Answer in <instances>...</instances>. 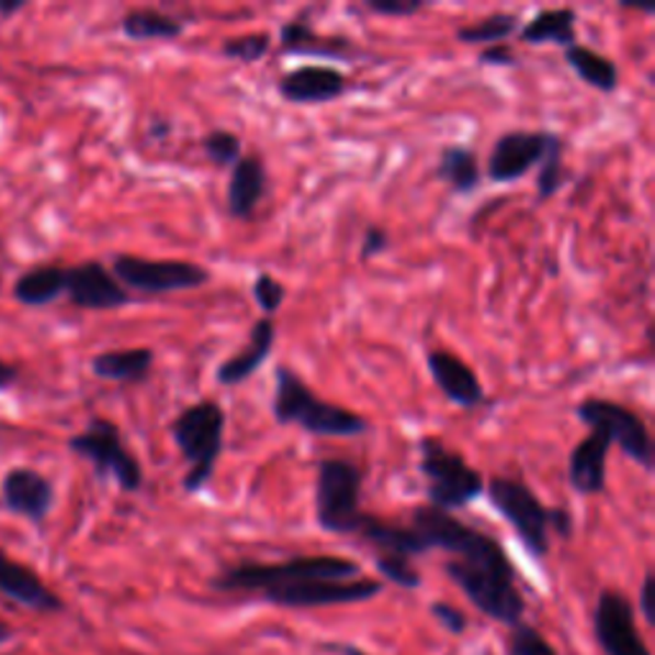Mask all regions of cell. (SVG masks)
I'll return each instance as SVG.
<instances>
[{
	"instance_id": "obj_1",
	"label": "cell",
	"mask_w": 655,
	"mask_h": 655,
	"mask_svg": "<svg viewBox=\"0 0 655 655\" xmlns=\"http://www.w3.org/2000/svg\"><path fill=\"white\" fill-rule=\"evenodd\" d=\"M410 528L422 538L428 551L451 553L443 572L476 610L510 630L526 622V597L518 587V572L497 538L430 505L415 507Z\"/></svg>"
},
{
	"instance_id": "obj_2",
	"label": "cell",
	"mask_w": 655,
	"mask_h": 655,
	"mask_svg": "<svg viewBox=\"0 0 655 655\" xmlns=\"http://www.w3.org/2000/svg\"><path fill=\"white\" fill-rule=\"evenodd\" d=\"M272 415L276 426H297L320 438H361L369 433L366 418L315 395L310 384L287 364L274 369Z\"/></svg>"
},
{
	"instance_id": "obj_3",
	"label": "cell",
	"mask_w": 655,
	"mask_h": 655,
	"mask_svg": "<svg viewBox=\"0 0 655 655\" xmlns=\"http://www.w3.org/2000/svg\"><path fill=\"white\" fill-rule=\"evenodd\" d=\"M489 502L499 512L507 526L515 530L533 558H545L551 551V530L558 538L574 535V518L566 507H549L541 502V497L528 487L526 482L512 479V476H492L487 482Z\"/></svg>"
},
{
	"instance_id": "obj_4",
	"label": "cell",
	"mask_w": 655,
	"mask_h": 655,
	"mask_svg": "<svg viewBox=\"0 0 655 655\" xmlns=\"http://www.w3.org/2000/svg\"><path fill=\"white\" fill-rule=\"evenodd\" d=\"M169 433L188 464L182 492L200 495L213 482L215 464L226 449V410L215 399H200L177 413Z\"/></svg>"
},
{
	"instance_id": "obj_5",
	"label": "cell",
	"mask_w": 655,
	"mask_h": 655,
	"mask_svg": "<svg viewBox=\"0 0 655 655\" xmlns=\"http://www.w3.org/2000/svg\"><path fill=\"white\" fill-rule=\"evenodd\" d=\"M361 576L357 561L343 556H292L276 564H259V561H241V564L223 568L213 576L211 587L215 591H261L284 587V584L326 579V581H351Z\"/></svg>"
},
{
	"instance_id": "obj_6",
	"label": "cell",
	"mask_w": 655,
	"mask_h": 655,
	"mask_svg": "<svg viewBox=\"0 0 655 655\" xmlns=\"http://www.w3.org/2000/svg\"><path fill=\"white\" fill-rule=\"evenodd\" d=\"M420 451V474L426 479V495L428 505L443 512L464 510L472 502H476L484 495L482 472L468 464L464 453L451 449L436 436H422L418 443Z\"/></svg>"
},
{
	"instance_id": "obj_7",
	"label": "cell",
	"mask_w": 655,
	"mask_h": 655,
	"mask_svg": "<svg viewBox=\"0 0 655 655\" xmlns=\"http://www.w3.org/2000/svg\"><path fill=\"white\" fill-rule=\"evenodd\" d=\"M366 474L351 459H320L315 476V520L330 535H357L361 510V487Z\"/></svg>"
},
{
	"instance_id": "obj_8",
	"label": "cell",
	"mask_w": 655,
	"mask_h": 655,
	"mask_svg": "<svg viewBox=\"0 0 655 655\" xmlns=\"http://www.w3.org/2000/svg\"><path fill=\"white\" fill-rule=\"evenodd\" d=\"M67 449L75 456L92 464L98 479H113L128 495H136L144 487L142 461L128 451V445L121 436V428L113 420L100 418V415L90 418L84 430L69 438Z\"/></svg>"
},
{
	"instance_id": "obj_9",
	"label": "cell",
	"mask_w": 655,
	"mask_h": 655,
	"mask_svg": "<svg viewBox=\"0 0 655 655\" xmlns=\"http://www.w3.org/2000/svg\"><path fill=\"white\" fill-rule=\"evenodd\" d=\"M576 418L591 430H599L610 438V443H618L628 459H633L645 472H653L655 466V443L645 420L628 405L614 403L605 397H587L574 407Z\"/></svg>"
},
{
	"instance_id": "obj_10",
	"label": "cell",
	"mask_w": 655,
	"mask_h": 655,
	"mask_svg": "<svg viewBox=\"0 0 655 655\" xmlns=\"http://www.w3.org/2000/svg\"><path fill=\"white\" fill-rule=\"evenodd\" d=\"M111 272L126 292L142 295H169V292L197 290L211 282V272L195 261L182 259H146L136 253L113 257Z\"/></svg>"
},
{
	"instance_id": "obj_11",
	"label": "cell",
	"mask_w": 655,
	"mask_h": 655,
	"mask_svg": "<svg viewBox=\"0 0 655 655\" xmlns=\"http://www.w3.org/2000/svg\"><path fill=\"white\" fill-rule=\"evenodd\" d=\"M382 589H384L382 581L359 576V579H351V581L310 579V581L284 584V587L261 591L259 597L274 607H287V610H313V607L366 602V599L380 597Z\"/></svg>"
},
{
	"instance_id": "obj_12",
	"label": "cell",
	"mask_w": 655,
	"mask_h": 655,
	"mask_svg": "<svg viewBox=\"0 0 655 655\" xmlns=\"http://www.w3.org/2000/svg\"><path fill=\"white\" fill-rule=\"evenodd\" d=\"M558 134L545 128H512L502 134L492 146L487 159V177L495 184L520 182L533 169L541 167V161L549 154L553 138Z\"/></svg>"
},
{
	"instance_id": "obj_13",
	"label": "cell",
	"mask_w": 655,
	"mask_h": 655,
	"mask_svg": "<svg viewBox=\"0 0 655 655\" xmlns=\"http://www.w3.org/2000/svg\"><path fill=\"white\" fill-rule=\"evenodd\" d=\"M595 635L607 655H651L635 625L633 602L618 589H605L595 607Z\"/></svg>"
},
{
	"instance_id": "obj_14",
	"label": "cell",
	"mask_w": 655,
	"mask_h": 655,
	"mask_svg": "<svg viewBox=\"0 0 655 655\" xmlns=\"http://www.w3.org/2000/svg\"><path fill=\"white\" fill-rule=\"evenodd\" d=\"M65 295L80 310H118L131 305V292L123 290L111 269L95 259L67 269Z\"/></svg>"
},
{
	"instance_id": "obj_15",
	"label": "cell",
	"mask_w": 655,
	"mask_h": 655,
	"mask_svg": "<svg viewBox=\"0 0 655 655\" xmlns=\"http://www.w3.org/2000/svg\"><path fill=\"white\" fill-rule=\"evenodd\" d=\"M349 77L334 65H300L284 72L276 82V92L292 105H323L343 98Z\"/></svg>"
},
{
	"instance_id": "obj_16",
	"label": "cell",
	"mask_w": 655,
	"mask_h": 655,
	"mask_svg": "<svg viewBox=\"0 0 655 655\" xmlns=\"http://www.w3.org/2000/svg\"><path fill=\"white\" fill-rule=\"evenodd\" d=\"M0 497L8 512L42 526L54 507V484L36 468L13 466L3 476Z\"/></svg>"
},
{
	"instance_id": "obj_17",
	"label": "cell",
	"mask_w": 655,
	"mask_h": 655,
	"mask_svg": "<svg viewBox=\"0 0 655 655\" xmlns=\"http://www.w3.org/2000/svg\"><path fill=\"white\" fill-rule=\"evenodd\" d=\"M426 364L430 372V380L436 382V387L441 389V395L449 399L451 405L461 407V410H476L487 399L484 384L472 366L464 359L456 357L453 351L433 349L426 353Z\"/></svg>"
},
{
	"instance_id": "obj_18",
	"label": "cell",
	"mask_w": 655,
	"mask_h": 655,
	"mask_svg": "<svg viewBox=\"0 0 655 655\" xmlns=\"http://www.w3.org/2000/svg\"><path fill=\"white\" fill-rule=\"evenodd\" d=\"M0 595L31 612L52 614L65 610V602L46 587L42 576L13 561L3 549H0Z\"/></svg>"
},
{
	"instance_id": "obj_19",
	"label": "cell",
	"mask_w": 655,
	"mask_h": 655,
	"mask_svg": "<svg viewBox=\"0 0 655 655\" xmlns=\"http://www.w3.org/2000/svg\"><path fill=\"white\" fill-rule=\"evenodd\" d=\"M610 438L599 430H591L568 453V484L576 495L595 497L607 489V456H610Z\"/></svg>"
},
{
	"instance_id": "obj_20",
	"label": "cell",
	"mask_w": 655,
	"mask_h": 655,
	"mask_svg": "<svg viewBox=\"0 0 655 655\" xmlns=\"http://www.w3.org/2000/svg\"><path fill=\"white\" fill-rule=\"evenodd\" d=\"M274 341H276L274 318H264V315H261V318L251 326L249 341H246L244 349L238 351L236 357L221 361L218 369H215V382H218L221 387L234 389L246 380H251V376L264 366V361L272 357Z\"/></svg>"
},
{
	"instance_id": "obj_21",
	"label": "cell",
	"mask_w": 655,
	"mask_h": 655,
	"mask_svg": "<svg viewBox=\"0 0 655 655\" xmlns=\"http://www.w3.org/2000/svg\"><path fill=\"white\" fill-rule=\"evenodd\" d=\"M280 54L346 61L357 54V46H353L351 38L346 36H323L313 29L310 21L295 19V21H284L280 26Z\"/></svg>"
},
{
	"instance_id": "obj_22",
	"label": "cell",
	"mask_w": 655,
	"mask_h": 655,
	"mask_svg": "<svg viewBox=\"0 0 655 655\" xmlns=\"http://www.w3.org/2000/svg\"><path fill=\"white\" fill-rule=\"evenodd\" d=\"M267 195V167L259 157H241L230 167L226 190V211L230 218H251L261 200Z\"/></svg>"
},
{
	"instance_id": "obj_23",
	"label": "cell",
	"mask_w": 655,
	"mask_h": 655,
	"mask_svg": "<svg viewBox=\"0 0 655 655\" xmlns=\"http://www.w3.org/2000/svg\"><path fill=\"white\" fill-rule=\"evenodd\" d=\"M357 538L372 545L374 553H392V556H405L410 561L428 553L422 538L410 526H399V522L376 518V515L369 512L359 522Z\"/></svg>"
},
{
	"instance_id": "obj_24",
	"label": "cell",
	"mask_w": 655,
	"mask_h": 655,
	"mask_svg": "<svg viewBox=\"0 0 655 655\" xmlns=\"http://www.w3.org/2000/svg\"><path fill=\"white\" fill-rule=\"evenodd\" d=\"M154 361L157 353L146 346L138 349H115V351H100L90 361V372L98 380L115 382V384H142L151 376Z\"/></svg>"
},
{
	"instance_id": "obj_25",
	"label": "cell",
	"mask_w": 655,
	"mask_h": 655,
	"mask_svg": "<svg viewBox=\"0 0 655 655\" xmlns=\"http://www.w3.org/2000/svg\"><path fill=\"white\" fill-rule=\"evenodd\" d=\"M576 21H579V13L574 8H545V11H538L533 19L526 21V26L518 29V36L528 46L553 44L568 49V46L579 44Z\"/></svg>"
},
{
	"instance_id": "obj_26",
	"label": "cell",
	"mask_w": 655,
	"mask_h": 655,
	"mask_svg": "<svg viewBox=\"0 0 655 655\" xmlns=\"http://www.w3.org/2000/svg\"><path fill=\"white\" fill-rule=\"evenodd\" d=\"M436 177L453 195H472L482 184V165L472 146L449 144L441 149Z\"/></svg>"
},
{
	"instance_id": "obj_27",
	"label": "cell",
	"mask_w": 655,
	"mask_h": 655,
	"mask_svg": "<svg viewBox=\"0 0 655 655\" xmlns=\"http://www.w3.org/2000/svg\"><path fill=\"white\" fill-rule=\"evenodd\" d=\"M67 269L59 264H38L23 272L13 284V300L23 307H46L65 295Z\"/></svg>"
},
{
	"instance_id": "obj_28",
	"label": "cell",
	"mask_w": 655,
	"mask_h": 655,
	"mask_svg": "<svg viewBox=\"0 0 655 655\" xmlns=\"http://www.w3.org/2000/svg\"><path fill=\"white\" fill-rule=\"evenodd\" d=\"M188 29V23L157 8H131L121 19L123 36L131 42H174Z\"/></svg>"
},
{
	"instance_id": "obj_29",
	"label": "cell",
	"mask_w": 655,
	"mask_h": 655,
	"mask_svg": "<svg viewBox=\"0 0 655 655\" xmlns=\"http://www.w3.org/2000/svg\"><path fill=\"white\" fill-rule=\"evenodd\" d=\"M564 59L574 69L576 77L581 82H587L589 88L607 92V95L620 88V67L610 57H605V54L589 49L584 44H574L564 49Z\"/></svg>"
},
{
	"instance_id": "obj_30",
	"label": "cell",
	"mask_w": 655,
	"mask_h": 655,
	"mask_svg": "<svg viewBox=\"0 0 655 655\" xmlns=\"http://www.w3.org/2000/svg\"><path fill=\"white\" fill-rule=\"evenodd\" d=\"M520 19L515 13H492L484 19L466 23L456 31V38L466 46H492L505 44V38L518 34Z\"/></svg>"
},
{
	"instance_id": "obj_31",
	"label": "cell",
	"mask_w": 655,
	"mask_h": 655,
	"mask_svg": "<svg viewBox=\"0 0 655 655\" xmlns=\"http://www.w3.org/2000/svg\"><path fill=\"white\" fill-rule=\"evenodd\" d=\"M564 138L556 136L553 138L549 154H545V159L541 161V167H538V174H535V197L538 203H545V200L556 197L561 190L566 188L568 182V172L564 167Z\"/></svg>"
},
{
	"instance_id": "obj_32",
	"label": "cell",
	"mask_w": 655,
	"mask_h": 655,
	"mask_svg": "<svg viewBox=\"0 0 655 655\" xmlns=\"http://www.w3.org/2000/svg\"><path fill=\"white\" fill-rule=\"evenodd\" d=\"M200 146H203V154L207 157V161H213L215 167H223V169H230L238 159L244 157L241 136L228 128L207 131Z\"/></svg>"
},
{
	"instance_id": "obj_33",
	"label": "cell",
	"mask_w": 655,
	"mask_h": 655,
	"mask_svg": "<svg viewBox=\"0 0 655 655\" xmlns=\"http://www.w3.org/2000/svg\"><path fill=\"white\" fill-rule=\"evenodd\" d=\"M274 38L267 34V31H257V34H244V36H230L221 44V54L226 59L241 61V65H253V61H261L272 52Z\"/></svg>"
},
{
	"instance_id": "obj_34",
	"label": "cell",
	"mask_w": 655,
	"mask_h": 655,
	"mask_svg": "<svg viewBox=\"0 0 655 655\" xmlns=\"http://www.w3.org/2000/svg\"><path fill=\"white\" fill-rule=\"evenodd\" d=\"M374 566L384 579L399 589H420L422 576L410 558L392 556V553H374Z\"/></svg>"
},
{
	"instance_id": "obj_35",
	"label": "cell",
	"mask_w": 655,
	"mask_h": 655,
	"mask_svg": "<svg viewBox=\"0 0 655 655\" xmlns=\"http://www.w3.org/2000/svg\"><path fill=\"white\" fill-rule=\"evenodd\" d=\"M507 653L510 655H558L553 648L549 637H545L535 625L520 622L518 628H512L510 637H507Z\"/></svg>"
},
{
	"instance_id": "obj_36",
	"label": "cell",
	"mask_w": 655,
	"mask_h": 655,
	"mask_svg": "<svg viewBox=\"0 0 655 655\" xmlns=\"http://www.w3.org/2000/svg\"><path fill=\"white\" fill-rule=\"evenodd\" d=\"M251 295L261 307V313H264V318H272V315L282 307L284 300H287V287H284L276 276H272L269 272H261L251 284Z\"/></svg>"
},
{
	"instance_id": "obj_37",
	"label": "cell",
	"mask_w": 655,
	"mask_h": 655,
	"mask_svg": "<svg viewBox=\"0 0 655 655\" xmlns=\"http://www.w3.org/2000/svg\"><path fill=\"white\" fill-rule=\"evenodd\" d=\"M364 5L382 19H410L428 8L426 0H364Z\"/></svg>"
},
{
	"instance_id": "obj_38",
	"label": "cell",
	"mask_w": 655,
	"mask_h": 655,
	"mask_svg": "<svg viewBox=\"0 0 655 655\" xmlns=\"http://www.w3.org/2000/svg\"><path fill=\"white\" fill-rule=\"evenodd\" d=\"M389 246H392V238H389L387 228L369 226L364 230V236H361V249H359L361 264H369L372 259L382 257V253H387Z\"/></svg>"
},
{
	"instance_id": "obj_39",
	"label": "cell",
	"mask_w": 655,
	"mask_h": 655,
	"mask_svg": "<svg viewBox=\"0 0 655 655\" xmlns=\"http://www.w3.org/2000/svg\"><path fill=\"white\" fill-rule=\"evenodd\" d=\"M430 614H433V618L441 622V625L449 630V633H453V635H464L466 633L468 620H466V614L459 610V607H453L449 602H433V605H430Z\"/></svg>"
},
{
	"instance_id": "obj_40",
	"label": "cell",
	"mask_w": 655,
	"mask_h": 655,
	"mask_svg": "<svg viewBox=\"0 0 655 655\" xmlns=\"http://www.w3.org/2000/svg\"><path fill=\"white\" fill-rule=\"evenodd\" d=\"M479 65L482 67H499V69L518 67V54L512 52L510 44H492V46H484V49L479 52Z\"/></svg>"
},
{
	"instance_id": "obj_41",
	"label": "cell",
	"mask_w": 655,
	"mask_h": 655,
	"mask_svg": "<svg viewBox=\"0 0 655 655\" xmlns=\"http://www.w3.org/2000/svg\"><path fill=\"white\" fill-rule=\"evenodd\" d=\"M637 605H641V612L648 625H655V576L653 572L645 574L641 584V597H637Z\"/></svg>"
},
{
	"instance_id": "obj_42",
	"label": "cell",
	"mask_w": 655,
	"mask_h": 655,
	"mask_svg": "<svg viewBox=\"0 0 655 655\" xmlns=\"http://www.w3.org/2000/svg\"><path fill=\"white\" fill-rule=\"evenodd\" d=\"M19 380V369L13 364H8V361L0 359V392H5L8 387H13V382Z\"/></svg>"
},
{
	"instance_id": "obj_43",
	"label": "cell",
	"mask_w": 655,
	"mask_h": 655,
	"mask_svg": "<svg viewBox=\"0 0 655 655\" xmlns=\"http://www.w3.org/2000/svg\"><path fill=\"white\" fill-rule=\"evenodd\" d=\"M26 0H0V19H13L15 13L26 11Z\"/></svg>"
},
{
	"instance_id": "obj_44",
	"label": "cell",
	"mask_w": 655,
	"mask_h": 655,
	"mask_svg": "<svg viewBox=\"0 0 655 655\" xmlns=\"http://www.w3.org/2000/svg\"><path fill=\"white\" fill-rule=\"evenodd\" d=\"M326 651L334 653V655H369L357 645H346V643H326Z\"/></svg>"
},
{
	"instance_id": "obj_45",
	"label": "cell",
	"mask_w": 655,
	"mask_h": 655,
	"mask_svg": "<svg viewBox=\"0 0 655 655\" xmlns=\"http://www.w3.org/2000/svg\"><path fill=\"white\" fill-rule=\"evenodd\" d=\"M169 134H172V123H169V121H154L149 126V136L157 138V142L167 138Z\"/></svg>"
},
{
	"instance_id": "obj_46",
	"label": "cell",
	"mask_w": 655,
	"mask_h": 655,
	"mask_svg": "<svg viewBox=\"0 0 655 655\" xmlns=\"http://www.w3.org/2000/svg\"><path fill=\"white\" fill-rule=\"evenodd\" d=\"M11 637H13V630L8 628L3 620H0V645H5L8 641H11Z\"/></svg>"
},
{
	"instance_id": "obj_47",
	"label": "cell",
	"mask_w": 655,
	"mask_h": 655,
	"mask_svg": "<svg viewBox=\"0 0 655 655\" xmlns=\"http://www.w3.org/2000/svg\"><path fill=\"white\" fill-rule=\"evenodd\" d=\"M484 655H492V653H484Z\"/></svg>"
}]
</instances>
